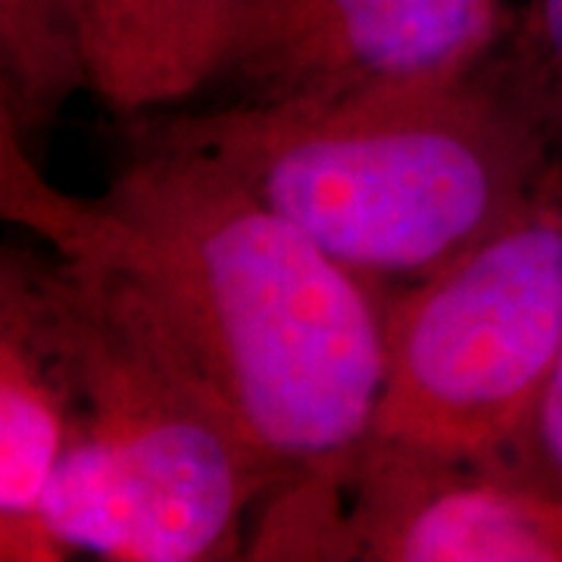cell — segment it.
<instances>
[{
  "label": "cell",
  "instance_id": "6da1fadb",
  "mask_svg": "<svg viewBox=\"0 0 562 562\" xmlns=\"http://www.w3.org/2000/svg\"><path fill=\"white\" fill-rule=\"evenodd\" d=\"M94 203L110 225L101 260L138 279L281 482L369 435L391 291L140 120Z\"/></svg>",
  "mask_w": 562,
  "mask_h": 562
},
{
  "label": "cell",
  "instance_id": "7a4b0ae2",
  "mask_svg": "<svg viewBox=\"0 0 562 562\" xmlns=\"http://www.w3.org/2000/svg\"><path fill=\"white\" fill-rule=\"evenodd\" d=\"M220 162L347 269L397 291L482 241L562 172L491 60L462 79L328 103L132 116Z\"/></svg>",
  "mask_w": 562,
  "mask_h": 562
},
{
  "label": "cell",
  "instance_id": "3957f363",
  "mask_svg": "<svg viewBox=\"0 0 562 562\" xmlns=\"http://www.w3.org/2000/svg\"><path fill=\"white\" fill-rule=\"evenodd\" d=\"M57 288L72 416L41 494L47 538L110 562L244 557L276 462L135 276L57 254Z\"/></svg>",
  "mask_w": 562,
  "mask_h": 562
},
{
  "label": "cell",
  "instance_id": "277c9868",
  "mask_svg": "<svg viewBox=\"0 0 562 562\" xmlns=\"http://www.w3.org/2000/svg\"><path fill=\"white\" fill-rule=\"evenodd\" d=\"M562 344V172L501 228L387 294L369 438L501 462Z\"/></svg>",
  "mask_w": 562,
  "mask_h": 562
},
{
  "label": "cell",
  "instance_id": "5b68a950",
  "mask_svg": "<svg viewBox=\"0 0 562 562\" xmlns=\"http://www.w3.org/2000/svg\"><path fill=\"white\" fill-rule=\"evenodd\" d=\"M254 560L562 562V501L494 462L362 438L281 482L257 509Z\"/></svg>",
  "mask_w": 562,
  "mask_h": 562
},
{
  "label": "cell",
  "instance_id": "8992f818",
  "mask_svg": "<svg viewBox=\"0 0 562 562\" xmlns=\"http://www.w3.org/2000/svg\"><path fill=\"white\" fill-rule=\"evenodd\" d=\"M506 0H232L216 79L254 103H328L462 79L494 57Z\"/></svg>",
  "mask_w": 562,
  "mask_h": 562
},
{
  "label": "cell",
  "instance_id": "52a82bcc",
  "mask_svg": "<svg viewBox=\"0 0 562 562\" xmlns=\"http://www.w3.org/2000/svg\"><path fill=\"white\" fill-rule=\"evenodd\" d=\"M72 416L57 254L0 244V522L66 560L38 519Z\"/></svg>",
  "mask_w": 562,
  "mask_h": 562
},
{
  "label": "cell",
  "instance_id": "ba28073f",
  "mask_svg": "<svg viewBox=\"0 0 562 562\" xmlns=\"http://www.w3.org/2000/svg\"><path fill=\"white\" fill-rule=\"evenodd\" d=\"M85 91L116 116L191 101L216 79L232 0H69Z\"/></svg>",
  "mask_w": 562,
  "mask_h": 562
},
{
  "label": "cell",
  "instance_id": "9c48e42d",
  "mask_svg": "<svg viewBox=\"0 0 562 562\" xmlns=\"http://www.w3.org/2000/svg\"><path fill=\"white\" fill-rule=\"evenodd\" d=\"M0 85L22 138L50 128L85 91L69 0H0Z\"/></svg>",
  "mask_w": 562,
  "mask_h": 562
},
{
  "label": "cell",
  "instance_id": "30bf717a",
  "mask_svg": "<svg viewBox=\"0 0 562 562\" xmlns=\"http://www.w3.org/2000/svg\"><path fill=\"white\" fill-rule=\"evenodd\" d=\"M0 225H16L60 257L101 260L110 244L94 198H76L41 172L25 138L0 122Z\"/></svg>",
  "mask_w": 562,
  "mask_h": 562
},
{
  "label": "cell",
  "instance_id": "8fae6325",
  "mask_svg": "<svg viewBox=\"0 0 562 562\" xmlns=\"http://www.w3.org/2000/svg\"><path fill=\"white\" fill-rule=\"evenodd\" d=\"M494 60L562 160V0H522L513 7Z\"/></svg>",
  "mask_w": 562,
  "mask_h": 562
},
{
  "label": "cell",
  "instance_id": "7c38bea8",
  "mask_svg": "<svg viewBox=\"0 0 562 562\" xmlns=\"http://www.w3.org/2000/svg\"><path fill=\"white\" fill-rule=\"evenodd\" d=\"M497 465L547 497L562 501V344L538 401Z\"/></svg>",
  "mask_w": 562,
  "mask_h": 562
},
{
  "label": "cell",
  "instance_id": "4fadbf2b",
  "mask_svg": "<svg viewBox=\"0 0 562 562\" xmlns=\"http://www.w3.org/2000/svg\"><path fill=\"white\" fill-rule=\"evenodd\" d=\"M0 562H54L35 538L0 522Z\"/></svg>",
  "mask_w": 562,
  "mask_h": 562
},
{
  "label": "cell",
  "instance_id": "5bb4252c",
  "mask_svg": "<svg viewBox=\"0 0 562 562\" xmlns=\"http://www.w3.org/2000/svg\"><path fill=\"white\" fill-rule=\"evenodd\" d=\"M0 122H3V125H10L13 132H20V128H16V120H13V113H10V101H7V91H3V85H0Z\"/></svg>",
  "mask_w": 562,
  "mask_h": 562
}]
</instances>
